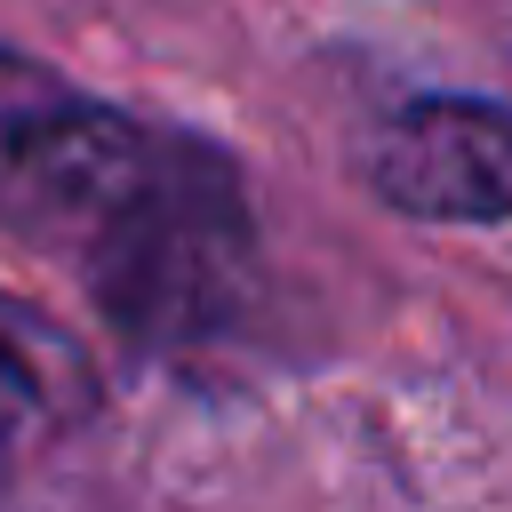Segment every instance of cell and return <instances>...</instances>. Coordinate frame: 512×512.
Instances as JSON below:
<instances>
[{
  "mask_svg": "<svg viewBox=\"0 0 512 512\" xmlns=\"http://www.w3.org/2000/svg\"><path fill=\"white\" fill-rule=\"evenodd\" d=\"M0 232L48 256L136 352H192L248 312L256 208L240 160L0 48Z\"/></svg>",
  "mask_w": 512,
  "mask_h": 512,
  "instance_id": "cell-1",
  "label": "cell"
},
{
  "mask_svg": "<svg viewBox=\"0 0 512 512\" xmlns=\"http://www.w3.org/2000/svg\"><path fill=\"white\" fill-rule=\"evenodd\" d=\"M96 392L88 344L32 296L0 288V496L96 416Z\"/></svg>",
  "mask_w": 512,
  "mask_h": 512,
  "instance_id": "cell-3",
  "label": "cell"
},
{
  "mask_svg": "<svg viewBox=\"0 0 512 512\" xmlns=\"http://www.w3.org/2000/svg\"><path fill=\"white\" fill-rule=\"evenodd\" d=\"M368 184L416 224H504L512 216V104L496 96H416L384 120Z\"/></svg>",
  "mask_w": 512,
  "mask_h": 512,
  "instance_id": "cell-2",
  "label": "cell"
}]
</instances>
